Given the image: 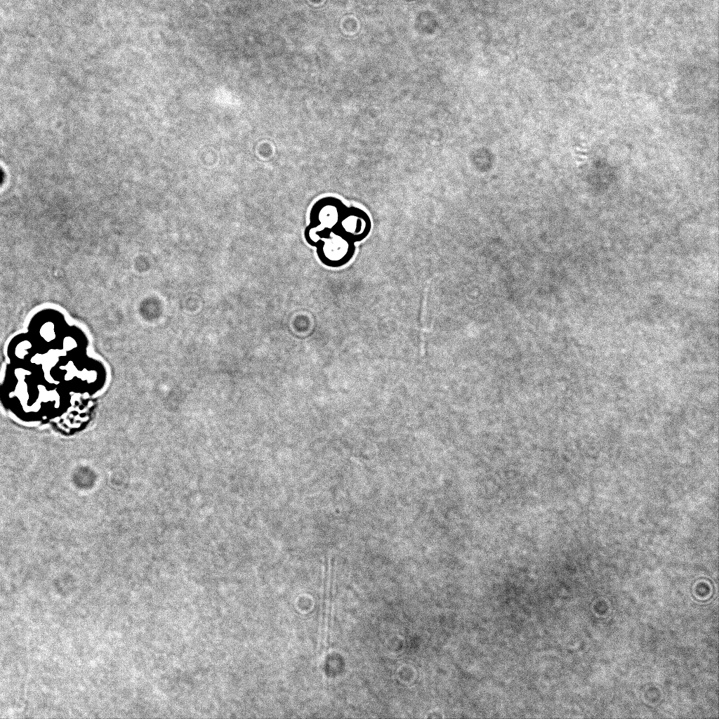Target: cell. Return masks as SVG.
I'll use <instances>...</instances> for the list:
<instances>
[{"label":"cell","mask_w":719,"mask_h":719,"mask_svg":"<svg viewBox=\"0 0 719 719\" xmlns=\"http://www.w3.org/2000/svg\"><path fill=\"white\" fill-rule=\"evenodd\" d=\"M3 180H4V173H3L2 170L0 169V185L2 183Z\"/></svg>","instance_id":"obj_1"}]
</instances>
